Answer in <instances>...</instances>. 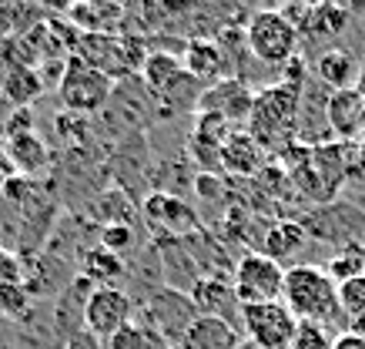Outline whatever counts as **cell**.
<instances>
[{"mask_svg":"<svg viewBox=\"0 0 365 349\" xmlns=\"http://www.w3.org/2000/svg\"><path fill=\"white\" fill-rule=\"evenodd\" d=\"M282 303L299 323H319L329 326L332 319L342 315L339 309V285L329 279L325 265L315 262H295L285 269V289H282Z\"/></svg>","mask_w":365,"mask_h":349,"instance_id":"obj_1","label":"cell"},{"mask_svg":"<svg viewBox=\"0 0 365 349\" xmlns=\"http://www.w3.org/2000/svg\"><path fill=\"white\" fill-rule=\"evenodd\" d=\"M299 104H302V81H285V84H272V88L258 91L248 114V135L265 148H275L278 141L292 138L295 121H299Z\"/></svg>","mask_w":365,"mask_h":349,"instance_id":"obj_2","label":"cell"},{"mask_svg":"<svg viewBox=\"0 0 365 349\" xmlns=\"http://www.w3.org/2000/svg\"><path fill=\"white\" fill-rule=\"evenodd\" d=\"M245 44L262 64L285 68L299 51V24L285 11H258L245 24Z\"/></svg>","mask_w":365,"mask_h":349,"instance_id":"obj_3","label":"cell"},{"mask_svg":"<svg viewBox=\"0 0 365 349\" xmlns=\"http://www.w3.org/2000/svg\"><path fill=\"white\" fill-rule=\"evenodd\" d=\"M74 54L81 61H88L91 68H98L101 74H108L111 81H121L128 74H141V64L148 51H144L141 41L134 37H121V34H81Z\"/></svg>","mask_w":365,"mask_h":349,"instance_id":"obj_4","label":"cell"},{"mask_svg":"<svg viewBox=\"0 0 365 349\" xmlns=\"http://www.w3.org/2000/svg\"><path fill=\"white\" fill-rule=\"evenodd\" d=\"M232 289L242 305H265L282 303L285 289V265L268 259L265 252H248L235 262L232 269Z\"/></svg>","mask_w":365,"mask_h":349,"instance_id":"obj_5","label":"cell"},{"mask_svg":"<svg viewBox=\"0 0 365 349\" xmlns=\"http://www.w3.org/2000/svg\"><path fill=\"white\" fill-rule=\"evenodd\" d=\"M111 91H114V81L108 74L91 68L88 61H81L78 54L67 57L64 71H61V81H57V94H61V101L71 111H81V114L101 111L108 104V98H111Z\"/></svg>","mask_w":365,"mask_h":349,"instance_id":"obj_6","label":"cell"},{"mask_svg":"<svg viewBox=\"0 0 365 349\" xmlns=\"http://www.w3.org/2000/svg\"><path fill=\"white\" fill-rule=\"evenodd\" d=\"M195 319H198V309L185 289H161L158 295H151V303L144 309V323H148L144 329L171 349H178L185 333L195 326Z\"/></svg>","mask_w":365,"mask_h":349,"instance_id":"obj_7","label":"cell"},{"mask_svg":"<svg viewBox=\"0 0 365 349\" xmlns=\"http://www.w3.org/2000/svg\"><path fill=\"white\" fill-rule=\"evenodd\" d=\"M242 333H245V339L258 349H292L295 333H299V319L288 313L285 303L245 305Z\"/></svg>","mask_w":365,"mask_h":349,"instance_id":"obj_8","label":"cell"},{"mask_svg":"<svg viewBox=\"0 0 365 349\" xmlns=\"http://www.w3.org/2000/svg\"><path fill=\"white\" fill-rule=\"evenodd\" d=\"M131 315H134V303L124 289H118V285H111V289H91L88 303H84V329L91 336L108 343L114 333H121L131 323Z\"/></svg>","mask_w":365,"mask_h":349,"instance_id":"obj_9","label":"cell"},{"mask_svg":"<svg viewBox=\"0 0 365 349\" xmlns=\"http://www.w3.org/2000/svg\"><path fill=\"white\" fill-rule=\"evenodd\" d=\"M191 303L198 309V315H208V319H222L228 326L242 329V309L238 295L222 275H201L195 285H191Z\"/></svg>","mask_w":365,"mask_h":349,"instance_id":"obj_10","label":"cell"},{"mask_svg":"<svg viewBox=\"0 0 365 349\" xmlns=\"http://www.w3.org/2000/svg\"><path fill=\"white\" fill-rule=\"evenodd\" d=\"M4 151L11 158L14 171L21 178H37L41 171L51 165V148L44 145V138L37 135L27 124H11V131L4 138Z\"/></svg>","mask_w":365,"mask_h":349,"instance_id":"obj_11","label":"cell"},{"mask_svg":"<svg viewBox=\"0 0 365 349\" xmlns=\"http://www.w3.org/2000/svg\"><path fill=\"white\" fill-rule=\"evenodd\" d=\"M144 218L168 238H188L191 232H198V215L191 205H185L181 198L168 192L148 195L144 202Z\"/></svg>","mask_w":365,"mask_h":349,"instance_id":"obj_12","label":"cell"},{"mask_svg":"<svg viewBox=\"0 0 365 349\" xmlns=\"http://www.w3.org/2000/svg\"><path fill=\"white\" fill-rule=\"evenodd\" d=\"M252 104H255V94L245 88L242 81L225 78L222 84L201 91L198 111L201 114H218V118H225V121L232 124V121H245V118L252 114Z\"/></svg>","mask_w":365,"mask_h":349,"instance_id":"obj_13","label":"cell"},{"mask_svg":"<svg viewBox=\"0 0 365 349\" xmlns=\"http://www.w3.org/2000/svg\"><path fill=\"white\" fill-rule=\"evenodd\" d=\"M141 81H144V88L155 91L158 98H175L178 88L198 84V81L185 71V61H178V57L168 54V51H151V54L144 57Z\"/></svg>","mask_w":365,"mask_h":349,"instance_id":"obj_14","label":"cell"},{"mask_svg":"<svg viewBox=\"0 0 365 349\" xmlns=\"http://www.w3.org/2000/svg\"><path fill=\"white\" fill-rule=\"evenodd\" d=\"M325 118L339 138L365 135V94L359 88L332 91V98L325 104Z\"/></svg>","mask_w":365,"mask_h":349,"instance_id":"obj_15","label":"cell"},{"mask_svg":"<svg viewBox=\"0 0 365 349\" xmlns=\"http://www.w3.org/2000/svg\"><path fill=\"white\" fill-rule=\"evenodd\" d=\"M181 61H185V71L191 78L198 84H208V88L222 84L225 71H228V54H225V47L218 41H188Z\"/></svg>","mask_w":365,"mask_h":349,"instance_id":"obj_16","label":"cell"},{"mask_svg":"<svg viewBox=\"0 0 365 349\" xmlns=\"http://www.w3.org/2000/svg\"><path fill=\"white\" fill-rule=\"evenodd\" d=\"M238 346H242L238 326H228L222 319H208V315H198L195 326L178 343V349H238Z\"/></svg>","mask_w":365,"mask_h":349,"instance_id":"obj_17","label":"cell"},{"mask_svg":"<svg viewBox=\"0 0 365 349\" xmlns=\"http://www.w3.org/2000/svg\"><path fill=\"white\" fill-rule=\"evenodd\" d=\"M262 158H265V148L258 145L248 131L235 128L232 135L225 138L222 145V168L235 171V175H252V171L262 168Z\"/></svg>","mask_w":365,"mask_h":349,"instance_id":"obj_18","label":"cell"},{"mask_svg":"<svg viewBox=\"0 0 365 349\" xmlns=\"http://www.w3.org/2000/svg\"><path fill=\"white\" fill-rule=\"evenodd\" d=\"M305 246H309V228L302 226V222H292V218L272 226L268 228V236H265V256L268 259H275L278 265L292 262Z\"/></svg>","mask_w":365,"mask_h":349,"instance_id":"obj_19","label":"cell"},{"mask_svg":"<svg viewBox=\"0 0 365 349\" xmlns=\"http://www.w3.org/2000/svg\"><path fill=\"white\" fill-rule=\"evenodd\" d=\"M315 74L332 91H345V88H352L355 74H359V61H355V54L342 51V47H332V51H325V54L319 57Z\"/></svg>","mask_w":365,"mask_h":349,"instance_id":"obj_20","label":"cell"},{"mask_svg":"<svg viewBox=\"0 0 365 349\" xmlns=\"http://www.w3.org/2000/svg\"><path fill=\"white\" fill-rule=\"evenodd\" d=\"M41 91H44V84H41V78H37V71H31L27 64L14 68L11 74L4 78V94H7L14 104H21V108H27Z\"/></svg>","mask_w":365,"mask_h":349,"instance_id":"obj_21","label":"cell"},{"mask_svg":"<svg viewBox=\"0 0 365 349\" xmlns=\"http://www.w3.org/2000/svg\"><path fill=\"white\" fill-rule=\"evenodd\" d=\"M84 269H88V279L98 282V289H111V282L124 272V262L118 259L114 252H108V248L101 246V248H94V252H88Z\"/></svg>","mask_w":365,"mask_h":349,"instance_id":"obj_22","label":"cell"},{"mask_svg":"<svg viewBox=\"0 0 365 349\" xmlns=\"http://www.w3.org/2000/svg\"><path fill=\"white\" fill-rule=\"evenodd\" d=\"M362 269H365V252L359 246H342L332 259H329V265H325V272H329V279H332L335 285L362 275Z\"/></svg>","mask_w":365,"mask_h":349,"instance_id":"obj_23","label":"cell"},{"mask_svg":"<svg viewBox=\"0 0 365 349\" xmlns=\"http://www.w3.org/2000/svg\"><path fill=\"white\" fill-rule=\"evenodd\" d=\"M104 349H165V343L155 339L144 326H138V323H128L121 333H114V336L104 343Z\"/></svg>","mask_w":365,"mask_h":349,"instance_id":"obj_24","label":"cell"},{"mask_svg":"<svg viewBox=\"0 0 365 349\" xmlns=\"http://www.w3.org/2000/svg\"><path fill=\"white\" fill-rule=\"evenodd\" d=\"M31 285H11V289H0V315L4 319H24L31 313Z\"/></svg>","mask_w":365,"mask_h":349,"instance_id":"obj_25","label":"cell"},{"mask_svg":"<svg viewBox=\"0 0 365 349\" xmlns=\"http://www.w3.org/2000/svg\"><path fill=\"white\" fill-rule=\"evenodd\" d=\"M339 309H342V315H349V319L365 313V275H355V279L339 285Z\"/></svg>","mask_w":365,"mask_h":349,"instance_id":"obj_26","label":"cell"},{"mask_svg":"<svg viewBox=\"0 0 365 349\" xmlns=\"http://www.w3.org/2000/svg\"><path fill=\"white\" fill-rule=\"evenodd\" d=\"M309 21L315 27V34H339L345 21H349V11H342V7H312Z\"/></svg>","mask_w":365,"mask_h":349,"instance_id":"obj_27","label":"cell"},{"mask_svg":"<svg viewBox=\"0 0 365 349\" xmlns=\"http://www.w3.org/2000/svg\"><path fill=\"white\" fill-rule=\"evenodd\" d=\"M292 349H335V339L319 323H299V333H295Z\"/></svg>","mask_w":365,"mask_h":349,"instance_id":"obj_28","label":"cell"},{"mask_svg":"<svg viewBox=\"0 0 365 349\" xmlns=\"http://www.w3.org/2000/svg\"><path fill=\"white\" fill-rule=\"evenodd\" d=\"M11 285H27L24 282V265L11 248L0 246V289H11Z\"/></svg>","mask_w":365,"mask_h":349,"instance_id":"obj_29","label":"cell"},{"mask_svg":"<svg viewBox=\"0 0 365 349\" xmlns=\"http://www.w3.org/2000/svg\"><path fill=\"white\" fill-rule=\"evenodd\" d=\"M101 238H104V248L118 256L121 248H128V246H131V228H128V226H108V228H104V236H101Z\"/></svg>","mask_w":365,"mask_h":349,"instance_id":"obj_30","label":"cell"},{"mask_svg":"<svg viewBox=\"0 0 365 349\" xmlns=\"http://www.w3.org/2000/svg\"><path fill=\"white\" fill-rule=\"evenodd\" d=\"M14 175H17V171H14L11 158H7V151H4V141H0V195H4V185H7Z\"/></svg>","mask_w":365,"mask_h":349,"instance_id":"obj_31","label":"cell"},{"mask_svg":"<svg viewBox=\"0 0 365 349\" xmlns=\"http://www.w3.org/2000/svg\"><path fill=\"white\" fill-rule=\"evenodd\" d=\"M349 333H352V336H359L365 343V313L362 315H355L352 323H349Z\"/></svg>","mask_w":365,"mask_h":349,"instance_id":"obj_32","label":"cell"},{"mask_svg":"<svg viewBox=\"0 0 365 349\" xmlns=\"http://www.w3.org/2000/svg\"><path fill=\"white\" fill-rule=\"evenodd\" d=\"M238 349H258V346H252V343H248V339H242V346Z\"/></svg>","mask_w":365,"mask_h":349,"instance_id":"obj_33","label":"cell"},{"mask_svg":"<svg viewBox=\"0 0 365 349\" xmlns=\"http://www.w3.org/2000/svg\"><path fill=\"white\" fill-rule=\"evenodd\" d=\"M0 238H4V222H0Z\"/></svg>","mask_w":365,"mask_h":349,"instance_id":"obj_34","label":"cell"},{"mask_svg":"<svg viewBox=\"0 0 365 349\" xmlns=\"http://www.w3.org/2000/svg\"><path fill=\"white\" fill-rule=\"evenodd\" d=\"M362 275H365V269H362Z\"/></svg>","mask_w":365,"mask_h":349,"instance_id":"obj_35","label":"cell"}]
</instances>
